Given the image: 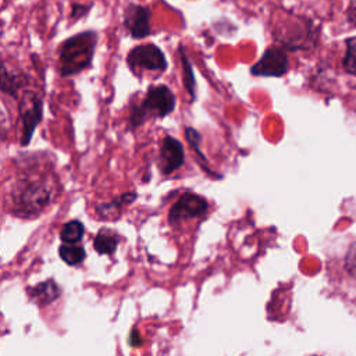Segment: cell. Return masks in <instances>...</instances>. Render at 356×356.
<instances>
[{"instance_id":"obj_1","label":"cell","mask_w":356,"mask_h":356,"mask_svg":"<svg viewBox=\"0 0 356 356\" xmlns=\"http://www.w3.org/2000/svg\"><path fill=\"white\" fill-rule=\"evenodd\" d=\"M53 200V184L44 177H22L11 191L13 211L24 217L40 214Z\"/></svg>"},{"instance_id":"obj_2","label":"cell","mask_w":356,"mask_h":356,"mask_svg":"<svg viewBox=\"0 0 356 356\" xmlns=\"http://www.w3.org/2000/svg\"><path fill=\"white\" fill-rule=\"evenodd\" d=\"M97 39L96 31H85L65 39L57 51V70L60 75L72 76L90 67Z\"/></svg>"},{"instance_id":"obj_3","label":"cell","mask_w":356,"mask_h":356,"mask_svg":"<svg viewBox=\"0 0 356 356\" xmlns=\"http://www.w3.org/2000/svg\"><path fill=\"white\" fill-rule=\"evenodd\" d=\"M177 99L167 85H150L146 96L139 102L131 104L128 115L129 129H136L149 118H164L175 110Z\"/></svg>"},{"instance_id":"obj_4","label":"cell","mask_w":356,"mask_h":356,"mask_svg":"<svg viewBox=\"0 0 356 356\" xmlns=\"http://www.w3.org/2000/svg\"><path fill=\"white\" fill-rule=\"evenodd\" d=\"M127 65L136 76H140V72L145 71L163 74L167 70V60L159 46L145 43L129 50L127 56Z\"/></svg>"},{"instance_id":"obj_5","label":"cell","mask_w":356,"mask_h":356,"mask_svg":"<svg viewBox=\"0 0 356 356\" xmlns=\"http://www.w3.org/2000/svg\"><path fill=\"white\" fill-rule=\"evenodd\" d=\"M19 117L22 121L19 145L28 146L36 127L42 122L43 118V99L35 92H28L25 96H22L19 100Z\"/></svg>"},{"instance_id":"obj_6","label":"cell","mask_w":356,"mask_h":356,"mask_svg":"<svg viewBox=\"0 0 356 356\" xmlns=\"http://www.w3.org/2000/svg\"><path fill=\"white\" fill-rule=\"evenodd\" d=\"M209 210L207 200L196 193L186 192L178 197L168 211V222L177 224L188 218H196L206 214Z\"/></svg>"},{"instance_id":"obj_7","label":"cell","mask_w":356,"mask_h":356,"mask_svg":"<svg viewBox=\"0 0 356 356\" xmlns=\"http://www.w3.org/2000/svg\"><path fill=\"white\" fill-rule=\"evenodd\" d=\"M288 71V57L284 47L271 46L250 67L253 76H282Z\"/></svg>"},{"instance_id":"obj_8","label":"cell","mask_w":356,"mask_h":356,"mask_svg":"<svg viewBox=\"0 0 356 356\" xmlns=\"http://www.w3.org/2000/svg\"><path fill=\"white\" fill-rule=\"evenodd\" d=\"M150 8L147 6L129 3L122 11V24L125 31L134 39H145L150 35Z\"/></svg>"},{"instance_id":"obj_9","label":"cell","mask_w":356,"mask_h":356,"mask_svg":"<svg viewBox=\"0 0 356 356\" xmlns=\"http://www.w3.org/2000/svg\"><path fill=\"white\" fill-rule=\"evenodd\" d=\"M185 161V152L182 143L171 135L163 138L160 152L157 156V167L163 175H170L182 167Z\"/></svg>"},{"instance_id":"obj_10","label":"cell","mask_w":356,"mask_h":356,"mask_svg":"<svg viewBox=\"0 0 356 356\" xmlns=\"http://www.w3.org/2000/svg\"><path fill=\"white\" fill-rule=\"evenodd\" d=\"M28 81H29V78L24 72L10 71L6 65V63H3L0 89L4 95H8L14 99H19V92L28 83Z\"/></svg>"},{"instance_id":"obj_11","label":"cell","mask_w":356,"mask_h":356,"mask_svg":"<svg viewBox=\"0 0 356 356\" xmlns=\"http://www.w3.org/2000/svg\"><path fill=\"white\" fill-rule=\"evenodd\" d=\"M138 193L136 192H125L115 197L111 202L102 203L96 207V211L99 214V218H111L114 214H117L124 204H129L136 199Z\"/></svg>"},{"instance_id":"obj_12","label":"cell","mask_w":356,"mask_h":356,"mask_svg":"<svg viewBox=\"0 0 356 356\" xmlns=\"http://www.w3.org/2000/svg\"><path fill=\"white\" fill-rule=\"evenodd\" d=\"M178 53H179L181 65H182V78H184L185 89H186L188 95L191 96V100L195 102V99H196V79H195L192 63H191L189 57L186 56L185 47L182 44L178 46Z\"/></svg>"},{"instance_id":"obj_13","label":"cell","mask_w":356,"mask_h":356,"mask_svg":"<svg viewBox=\"0 0 356 356\" xmlns=\"http://www.w3.org/2000/svg\"><path fill=\"white\" fill-rule=\"evenodd\" d=\"M118 245V235L108 229V228H102L93 241V246L97 253L100 254H111L115 252Z\"/></svg>"},{"instance_id":"obj_14","label":"cell","mask_w":356,"mask_h":356,"mask_svg":"<svg viewBox=\"0 0 356 356\" xmlns=\"http://www.w3.org/2000/svg\"><path fill=\"white\" fill-rule=\"evenodd\" d=\"M85 232V227L78 220H71L65 222L60 231V238L64 243H78Z\"/></svg>"},{"instance_id":"obj_15","label":"cell","mask_w":356,"mask_h":356,"mask_svg":"<svg viewBox=\"0 0 356 356\" xmlns=\"http://www.w3.org/2000/svg\"><path fill=\"white\" fill-rule=\"evenodd\" d=\"M60 257L70 266H75L85 259V249L76 243H64L58 249Z\"/></svg>"},{"instance_id":"obj_16","label":"cell","mask_w":356,"mask_h":356,"mask_svg":"<svg viewBox=\"0 0 356 356\" xmlns=\"http://www.w3.org/2000/svg\"><path fill=\"white\" fill-rule=\"evenodd\" d=\"M58 286L53 281H46L33 288V298L40 302H51L58 296Z\"/></svg>"},{"instance_id":"obj_17","label":"cell","mask_w":356,"mask_h":356,"mask_svg":"<svg viewBox=\"0 0 356 356\" xmlns=\"http://www.w3.org/2000/svg\"><path fill=\"white\" fill-rule=\"evenodd\" d=\"M343 67L349 74L356 75V36L346 40V54L343 58Z\"/></svg>"},{"instance_id":"obj_18","label":"cell","mask_w":356,"mask_h":356,"mask_svg":"<svg viewBox=\"0 0 356 356\" xmlns=\"http://www.w3.org/2000/svg\"><path fill=\"white\" fill-rule=\"evenodd\" d=\"M184 134H185V139L188 140V143H189V146L195 150V153L203 160V161H207V159H206V156L202 153V150H200V142H202V135H200V132H197L195 128H192V127H186L185 128V131H184Z\"/></svg>"},{"instance_id":"obj_19","label":"cell","mask_w":356,"mask_h":356,"mask_svg":"<svg viewBox=\"0 0 356 356\" xmlns=\"http://www.w3.org/2000/svg\"><path fill=\"white\" fill-rule=\"evenodd\" d=\"M93 4H81V3H72L71 6V11H70V18L72 21H78L82 19L88 15V13L90 11Z\"/></svg>"},{"instance_id":"obj_20","label":"cell","mask_w":356,"mask_h":356,"mask_svg":"<svg viewBox=\"0 0 356 356\" xmlns=\"http://www.w3.org/2000/svg\"><path fill=\"white\" fill-rule=\"evenodd\" d=\"M346 267L352 275L356 277V243L352 246L348 257H346Z\"/></svg>"},{"instance_id":"obj_21","label":"cell","mask_w":356,"mask_h":356,"mask_svg":"<svg viewBox=\"0 0 356 356\" xmlns=\"http://www.w3.org/2000/svg\"><path fill=\"white\" fill-rule=\"evenodd\" d=\"M349 19L352 22H356V0H350V7H349Z\"/></svg>"}]
</instances>
